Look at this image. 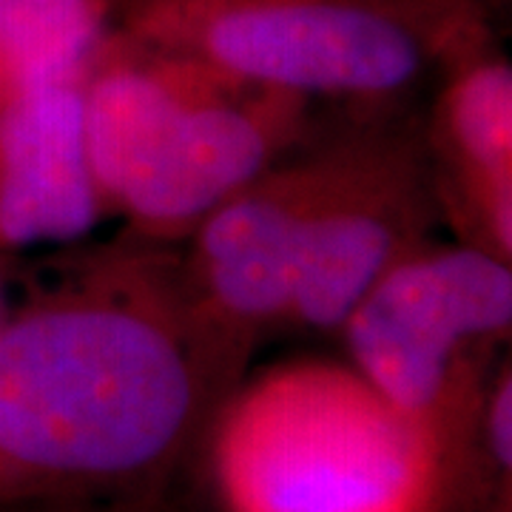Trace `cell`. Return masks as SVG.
I'll return each mask as SVG.
<instances>
[{"mask_svg": "<svg viewBox=\"0 0 512 512\" xmlns=\"http://www.w3.org/2000/svg\"><path fill=\"white\" fill-rule=\"evenodd\" d=\"M251 356L180 248L69 245L0 322V512L160 498Z\"/></svg>", "mask_w": 512, "mask_h": 512, "instance_id": "6da1fadb", "label": "cell"}, {"mask_svg": "<svg viewBox=\"0 0 512 512\" xmlns=\"http://www.w3.org/2000/svg\"><path fill=\"white\" fill-rule=\"evenodd\" d=\"M200 456L222 512H453L473 464L348 359H288L231 390Z\"/></svg>", "mask_w": 512, "mask_h": 512, "instance_id": "7a4b0ae2", "label": "cell"}, {"mask_svg": "<svg viewBox=\"0 0 512 512\" xmlns=\"http://www.w3.org/2000/svg\"><path fill=\"white\" fill-rule=\"evenodd\" d=\"M83 137L106 220L177 248L217 205L325 123L291 94L165 49L97 55L83 83Z\"/></svg>", "mask_w": 512, "mask_h": 512, "instance_id": "3957f363", "label": "cell"}, {"mask_svg": "<svg viewBox=\"0 0 512 512\" xmlns=\"http://www.w3.org/2000/svg\"><path fill=\"white\" fill-rule=\"evenodd\" d=\"M510 333L512 262L441 237L390 265L336 330L350 365L473 473L478 413Z\"/></svg>", "mask_w": 512, "mask_h": 512, "instance_id": "277c9868", "label": "cell"}, {"mask_svg": "<svg viewBox=\"0 0 512 512\" xmlns=\"http://www.w3.org/2000/svg\"><path fill=\"white\" fill-rule=\"evenodd\" d=\"M165 46L342 117L407 111L447 43L359 0H222Z\"/></svg>", "mask_w": 512, "mask_h": 512, "instance_id": "5b68a950", "label": "cell"}, {"mask_svg": "<svg viewBox=\"0 0 512 512\" xmlns=\"http://www.w3.org/2000/svg\"><path fill=\"white\" fill-rule=\"evenodd\" d=\"M439 225L416 111L333 123L282 330L336 336L367 288Z\"/></svg>", "mask_w": 512, "mask_h": 512, "instance_id": "8992f818", "label": "cell"}, {"mask_svg": "<svg viewBox=\"0 0 512 512\" xmlns=\"http://www.w3.org/2000/svg\"><path fill=\"white\" fill-rule=\"evenodd\" d=\"M328 128L256 174L177 245L202 308L245 348L285 328Z\"/></svg>", "mask_w": 512, "mask_h": 512, "instance_id": "52a82bcc", "label": "cell"}, {"mask_svg": "<svg viewBox=\"0 0 512 512\" xmlns=\"http://www.w3.org/2000/svg\"><path fill=\"white\" fill-rule=\"evenodd\" d=\"M421 140L441 225L512 262V69L487 49H447Z\"/></svg>", "mask_w": 512, "mask_h": 512, "instance_id": "ba28073f", "label": "cell"}, {"mask_svg": "<svg viewBox=\"0 0 512 512\" xmlns=\"http://www.w3.org/2000/svg\"><path fill=\"white\" fill-rule=\"evenodd\" d=\"M80 83L46 86L0 103L3 254L66 248L106 222L86 154Z\"/></svg>", "mask_w": 512, "mask_h": 512, "instance_id": "9c48e42d", "label": "cell"}, {"mask_svg": "<svg viewBox=\"0 0 512 512\" xmlns=\"http://www.w3.org/2000/svg\"><path fill=\"white\" fill-rule=\"evenodd\" d=\"M103 43V0H0V103L80 83Z\"/></svg>", "mask_w": 512, "mask_h": 512, "instance_id": "30bf717a", "label": "cell"}, {"mask_svg": "<svg viewBox=\"0 0 512 512\" xmlns=\"http://www.w3.org/2000/svg\"><path fill=\"white\" fill-rule=\"evenodd\" d=\"M18 512H160V498L140 501H89V504H46Z\"/></svg>", "mask_w": 512, "mask_h": 512, "instance_id": "8fae6325", "label": "cell"}, {"mask_svg": "<svg viewBox=\"0 0 512 512\" xmlns=\"http://www.w3.org/2000/svg\"><path fill=\"white\" fill-rule=\"evenodd\" d=\"M15 256L0 251V322L9 313V305L15 299Z\"/></svg>", "mask_w": 512, "mask_h": 512, "instance_id": "7c38bea8", "label": "cell"}]
</instances>
